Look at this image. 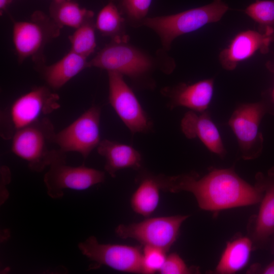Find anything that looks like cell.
Instances as JSON below:
<instances>
[{"mask_svg": "<svg viewBox=\"0 0 274 274\" xmlns=\"http://www.w3.org/2000/svg\"><path fill=\"white\" fill-rule=\"evenodd\" d=\"M161 190L172 193L186 191L194 196L199 208L209 212L253 206L260 202L262 185L242 178L232 168H211L200 177L192 172L176 176L158 175Z\"/></svg>", "mask_w": 274, "mask_h": 274, "instance_id": "6da1fadb", "label": "cell"}, {"mask_svg": "<svg viewBox=\"0 0 274 274\" xmlns=\"http://www.w3.org/2000/svg\"><path fill=\"white\" fill-rule=\"evenodd\" d=\"M56 132L51 120L44 117L13 134L11 151L25 161L31 170L41 172L54 161L66 158L65 153L55 148Z\"/></svg>", "mask_w": 274, "mask_h": 274, "instance_id": "7a4b0ae2", "label": "cell"}, {"mask_svg": "<svg viewBox=\"0 0 274 274\" xmlns=\"http://www.w3.org/2000/svg\"><path fill=\"white\" fill-rule=\"evenodd\" d=\"M89 65L119 73L138 86L153 88L154 85L151 78L156 67L154 59L128 41L113 40L89 61Z\"/></svg>", "mask_w": 274, "mask_h": 274, "instance_id": "3957f363", "label": "cell"}, {"mask_svg": "<svg viewBox=\"0 0 274 274\" xmlns=\"http://www.w3.org/2000/svg\"><path fill=\"white\" fill-rule=\"evenodd\" d=\"M228 10V6L222 0H214L208 5L179 13L146 18L142 25L154 30L163 47L168 50L176 38L219 21Z\"/></svg>", "mask_w": 274, "mask_h": 274, "instance_id": "277c9868", "label": "cell"}, {"mask_svg": "<svg viewBox=\"0 0 274 274\" xmlns=\"http://www.w3.org/2000/svg\"><path fill=\"white\" fill-rule=\"evenodd\" d=\"M59 101V95L47 86L35 87L19 96L1 113V136L11 139L17 131L58 109Z\"/></svg>", "mask_w": 274, "mask_h": 274, "instance_id": "5b68a950", "label": "cell"}, {"mask_svg": "<svg viewBox=\"0 0 274 274\" xmlns=\"http://www.w3.org/2000/svg\"><path fill=\"white\" fill-rule=\"evenodd\" d=\"M266 114L274 115L271 97L254 102L240 104L231 115L228 124L236 136L243 159L253 160L261 154L263 137L260 125Z\"/></svg>", "mask_w": 274, "mask_h": 274, "instance_id": "8992f818", "label": "cell"}, {"mask_svg": "<svg viewBox=\"0 0 274 274\" xmlns=\"http://www.w3.org/2000/svg\"><path fill=\"white\" fill-rule=\"evenodd\" d=\"M62 27L40 11H35L29 20L15 21L12 39L19 62L31 57L37 64L44 63V48L59 35Z\"/></svg>", "mask_w": 274, "mask_h": 274, "instance_id": "52a82bcc", "label": "cell"}, {"mask_svg": "<svg viewBox=\"0 0 274 274\" xmlns=\"http://www.w3.org/2000/svg\"><path fill=\"white\" fill-rule=\"evenodd\" d=\"M189 216L178 215L149 218L141 222L121 224L115 229L118 236L135 239L144 246L168 252L177 239L180 228Z\"/></svg>", "mask_w": 274, "mask_h": 274, "instance_id": "ba28073f", "label": "cell"}, {"mask_svg": "<svg viewBox=\"0 0 274 274\" xmlns=\"http://www.w3.org/2000/svg\"><path fill=\"white\" fill-rule=\"evenodd\" d=\"M100 117V108L92 106L67 126L56 132V145L65 153L77 152L86 159L101 141Z\"/></svg>", "mask_w": 274, "mask_h": 274, "instance_id": "9c48e42d", "label": "cell"}, {"mask_svg": "<svg viewBox=\"0 0 274 274\" xmlns=\"http://www.w3.org/2000/svg\"><path fill=\"white\" fill-rule=\"evenodd\" d=\"M108 72L109 101L132 134L147 133L153 127L152 120L143 108L131 88L117 72Z\"/></svg>", "mask_w": 274, "mask_h": 274, "instance_id": "30bf717a", "label": "cell"}, {"mask_svg": "<svg viewBox=\"0 0 274 274\" xmlns=\"http://www.w3.org/2000/svg\"><path fill=\"white\" fill-rule=\"evenodd\" d=\"M78 248L98 266L104 265L122 272L142 273L143 250L139 246L101 244L90 236L80 243Z\"/></svg>", "mask_w": 274, "mask_h": 274, "instance_id": "8fae6325", "label": "cell"}, {"mask_svg": "<svg viewBox=\"0 0 274 274\" xmlns=\"http://www.w3.org/2000/svg\"><path fill=\"white\" fill-rule=\"evenodd\" d=\"M65 159L53 162L44 176L47 193L51 198H61L65 189L83 190L105 181L104 172L83 165L70 166L66 164Z\"/></svg>", "mask_w": 274, "mask_h": 274, "instance_id": "7c38bea8", "label": "cell"}, {"mask_svg": "<svg viewBox=\"0 0 274 274\" xmlns=\"http://www.w3.org/2000/svg\"><path fill=\"white\" fill-rule=\"evenodd\" d=\"M273 41V28H267L261 31L252 29L241 31L220 52L219 61L223 68L232 71L240 62L251 58L256 52L267 53L269 45Z\"/></svg>", "mask_w": 274, "mask_h": 274, "instance_id": "4fadbf2b", "label": "cell"}, {"mask_svg": "<svg viewBox=\"0 0 274 274\" xmlns=\"http://www.w3.org/2000/svg\"><path fill=\"white\" fill-rule=\"evenodd\" d=\"M214 80L207 79L192 84L181 83L162 89L161 94L168 99L169 110L183 107L198 112L207 111L213 97Z\"/></svg>", "mask_w": 274, "mask_h": 274, "instance_id": "5bb4252c", "label": "cell"}, {"mask_svg": "<svg viewBox=\"0 0 274 274\" xmlns=\"http://www.w3.org/2000/svg\"><path fill=\"white\" fill-rule=\"evenodd\" d=\"M256 177L262 185L263 193L258 213L248 226L254 249L263 246L274 234V167L266 176L260 173Z\"/></svg>", "mask_w": 274, "mask_h": 274, "instance_id": "9a60e30c", "label": "cell"}, {"mask_svg": "<svg viewBox=\"0 0 274 274\" xmlns=\"http://www.w3.org/2000/svg\"><path fill=\"white\" fill-rule=\"evenodd\" d=\"M180 126L186 138H197L210 152L221 157L226 155L220 132L207 111L187 112L181 119Z\"/></svg>", "mask_w": 274, "mask_h": 274, "instance_id": "2e32d148", "label": "cell"}, {"mask_svg": "<svg viewBox=\"0 0 274 274\" xmlns=\"http://www.w3.org/2000/svg\"><path fill=\"white\" fill-rule=\"evenodd\" d=\"M37 64L47 86L52 90L61 88L82 71L89 67L87 58L70 51L58 61L49 65Z\"/></svg>", "mask_w": 274, "mask_h": 274, "instance_id": "e0dca14e", "label": "cell"}, {"mask_svg": "<svg viewBox=\"0 0 274 274\" xmlns=\"http://www.w3.org/2000/svg\"><path fill=\"white\" fill-rule=\"evenodd\" d=\"M98 153L105 159V170L115 177L120 170L125 168L139 169L142 164L140 152L129 145L104 139L97 147Z\"/></svg>", "mask_w": 274, "mask_h": 274, "instance_id": "ac0fdd59", "label": "cell"}, {"mask_svg": "<svg viewBox=\"0 0 274 274\" xmlns=\"http://www.w3.org/2000/svg\"><path fill=\"white\" fill-rule=\"evenodd\" d=\"M253 243L249 236H239L229 241L220 256L214 272L218 274H233L248 263Z\"/></svg>", "mask_w": 274, "mask_h": 274, "instance_id": "d6986e66", "label": "cell"}, {"mask_svg": "<svg viewBox=\"0 0 274 274\" xmlns=\"http://www.w3.org/2000/svg\"><path fill=\"white\" fill-rule=\"evenodd\" d=\"M140 178L130 198V205L135 213L147 217L157 208L161 187L158 175L145 174Z\"/></svg>", "mask_w": 274, "mask_h": 274, "instance_id": "ffe728a7", "label": "cell"}, {"mask_svg": "<svg viewBox=\"0 0 274 274\" xmlns=\"http://www.w3.org/2000/svg\"><path fill=\"white\" fill-rule=\"evenodd\" d=\"M49 16L61 27L76 29L85 22L93 18L94 13L81 7L72 0H52Z\"/></svg>", "mask_w": 274, "mask_h": 274, "instance_id": "44dd1931", "label": "cell"}, {"mask_svg": "<svg viewBox=\"0 0 274 274\" xmlns=\"http://www.w3.org/2000/svg\"><path fill=\"white\" fill-rule=\"evenodd\" d=\"M125 18L113 2H110L98 13L95 25L104 36L112 38L113 41H128L124 33Z\"/></svg>", "mask_w": 274, "mask_h": 274, "instance_id": "7402d4cb", "label": "cell"}, {"mask_svg": "<svg viewBox=\"0 0 274 274\" xmlns=\"http://www.w3.org/2000/svg\"><path fill=\"white\" fill-rule=\"evenodd\" d=\"M95 25L93 18L87 20L76 29L68 39L71 51L87 58L96 48Z\"/></svg>", "mask_w": 274, "mask_h": 274, "instance_id": "603a6c76", "label": "cell"}, {"mask_svg": "<svg viewBox=\"0 0 274 274\" xmlns=\"http://www.w3.org/2000/svg\"><path fill=\"white\" fill-rule=\"evenodd\" d=\"M245 12L263 27V30L274 28V0H257L248 6Z\"/></svg>", "mask_w": 274, "mask_h": 274, "instance_id": "cb8c5ba5", "label": "cell"}, {"mask_svg": "<svg viewBox=\"0 0 274 274\" xmlns=\"http://www.w3.org/2000/svg\"><path fill=\"white\" fill-rule=\"evenodd\" d=\"M152 0H121V10L133 25H142Z\"/></svg>", "mask_w": 274, "mask_h": 274, "instance_id": "d4e9b609", "label": "cell"}, {"mask_svg": "<svg viewBox=\"0 0 274 274\" xmlns=\"http://www.w3.org/2000/svg\"><path fill=\"white\" fill-rule=\"evenodd\" d=\"M166 252L154 247L144 246L142 259V273L159 272L166 257Z\"/></svg>", "mask_w": 274, "mask_h": 274, "instance_id": "484cf974", "label": "cell"}, {"mask_svg": "<svg viewBox=\"0 0 274 274\" xmlns=\"http://www.w3.org/2000/svg\"><path fill=\"white\" fill-rule=\"evenodd\" d=\"M193 271L184 260L176 253L167 255L165 261L158 272L161 274H189Z\"/></svg>", "mask_w": 274, "mask_h": 274, "instance_id": "4316f807", "label": "cell"}, {"mask_svg": "<svg viewBox=\"0 0 274 274\" xmlns=\"http://www.w3.org/2000/svg\"><path fill=\"white\" fill-rule=\"evenodd\" d=\"M259 272V273L263 274H274V260Z\"/></svg>", "mask_w": 274, "mask_h": 274, "instance_id": "83f0119b", "label": "cell"}, {"mask_svg": "<svg viewBox=\"0 0 274 274\" xmlns=\"http://www.w3.org/2000/svg\"><path fill=\"white\" fill-rule=\"evenodd\" d=\"M12 1V0H0V10L1 14L6 10Z\"/></svg>", "mask_w": 274, "mask_h": 274, "instance_id": "f1b7e54d", "label": "cell"}, {"mask_svg": "<svg viewBox=\"0 0 274 274\" xmlns=\"http://www.w3.org/2000/svg\"><path fill=\"white\" fill-rule=\"evenodd\" d=\"M271 97L273 101L274 102V87L271 93Z\"/></svg>", "mask_w": 274, "mask_h": 274, "instance_id": "f546056e", "label": "cell"}]
</instances>
